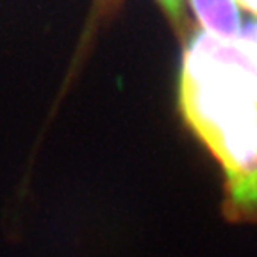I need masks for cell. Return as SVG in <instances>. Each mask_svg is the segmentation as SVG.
<instances>
[{
  "label": "cell",
  "instance_id": "6da1fadb",
  "mask_svg": "<svg viewBox=\"0 0 257 257\" xmlns=\"http://www.w3.org/2000/svg\"><path fill=\"white\" fill-rule=\"evenodd\" d=\"M179 102L184 120L223 168L229 214L255 220L257 24L234 41L197 32L184 50Z\"/></svg>",
  "mask_w": 257,
  "mask_h": 257
},
{
  "label": "cell",
  "instance_id": "7a4b0ae2",
  "mask_svg": "<svg viewBox=\"0 0 257 257\" xmlns=\"http://www.w3.org/2000/svg\"><path fill=\"white\" fill-rule=\"evenodd\" d=\"M202 29L214 40L234 41L241 34V13L236 0H188Z\"/></svg>",
  "mask_w": 257,
  "mask_h": 257
},
{
  "label": "cell",
  "instance_id": "3957f363",
  "mask_svg": "<svg viewBox=\"0 0 257 257\" xmlns=\"http://www.w3.org/2000/svg\"><path fill=\"white\" fill-rule=\"evenodd\" d=\"M163 11L170 18L173 25H175L177 32L184 31L186 25V16H184V0H157Z\"/></svg>",
  "mask_w": 257,
  "mask_h": 257
},
{
  "label": "cell",
  "instance_id": "277c9868",
  "mask_svg": "<svg viewBox=\"0 0 257 257\" xmlns=\"http://www.w3.org/2000/svg\"><path fill=\"white\" fill-rule=\"evenodd\" d=\"M236 2H239L243 8L248 9L252 15L257 16V0H236Z\"/></svg>",
  "mask_w": 257,
  "mask_h": 257
}]
</instances>
